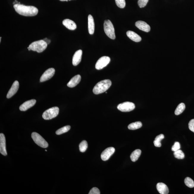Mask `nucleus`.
Instances as JSON below:
<instances>
[{
	"label": "nucleus",
	"mask_w": 194,
	"mask_h": 194,
	"mask_svg": "<svg viewBox=\"0 0 194 194\" xmlns=\"http://www.w3.org/2000/svg\"><path fill=\"white\" fill-rule=\"evenodd\" d=\"M13 7L17 13L24 16H34L37 15L38 12L37 8L34 6L17 4L14 5Z\"/></svg>",
	"instance_id": "1"
},
{
	"label": "nucleus",
	"mask_w": 194,
	"mask_h": 194,
	"mask_svg": "<svg viewBox=\"0 0 194 194\" xmlns=\"http://www.w3.org/2000/svg\"><path fill=\"white\" fill-rule=\"evenodd\" d=\"M111 85L112 82L109 79H105L100 81L93 88V92L96 95L103 93L106 91Z\"/></svg>",
	"instance_id": "2"
},
{
	"label": "nucleus",
	"mask_w": 194,
	"mask_h": 194,
	"mask_svg": "<svg viewBox=\"0 0 194 194\" xmlns=\"http://www.w3.org/2000/svg\"><path fill=\"white\" fill-rule=\"evenodd\" d=\"M47 46L48 44L46 41L41 40L32 43L29 45V47L32 51L40 53L45 51Z\"/></svg>",
	"instance_id": "3"
},
{
	"label": "nucleus",
	"mask_w": 194,
	"mask_h": 194,
	"mask_svg": "<svg viewBox=\"0 0 194 194\" xmlns=\"http://www.w3.org/2000/svg\"><path fill=\"white\" fill-rule=\"evenodd\" d=\"M104 28L105 33L109 37L113 40L115 39L114 26L110 20H108L105 21L104 24Z\"/></svg>",
	"instance_id": "4"
},
{
	"label": "nucleus",
	"mask_w": 194,
	"mask_h": 194,
	"mask_svg": "<svg viewBox=\"0 0 194 194\" xmlns=\"http://www.w3.org/2000/svg\"><path fill=\"white\" fill-rule=\"evenodd\" d=\"M59 113V108L58 107H53L48 109L43 112L42 117L45 120H48L56 117Z\"/></svg>",
	"instance_id": "5"
},
{
	"label": "nucleus",
	"mask_w": 194,
	"mask_h": 194,
	"mask_svg": "<svg viewBox=\"0 0 194 194\" xmlns=\"http://www.w3.org/2000/svg\"><path fill=\"white\" fill-rule=\"evenodd\" d=\"M32 137L35 143L40 147L46 148L48 146V143L41 135L38 133L34 132L32 134Z\"/></svg>",
	"instance_id": "6"
},
{
	"label": "nucleus",
	"mask_w": 194,
	"mask_h": 194,
	"mask_svg": "<svg viewBox=\"0 0 194 194\" xmlns=\"http://www.w3.org/2000/svg\"><path fill=\"white\" fill-rule=\"evenodd\" d=\"M134 104L130 102H125L119 104L117 106L119 110L122 112H129L134 109Z\"/></svg>",
	"instance_id": "7"
},
{
	"label": "nucleus",
	"mask_w": 194,
	"mask_h": 194,
	"mask_svg": "<svg viewBox=\"0 0 194 194\" xmlns=\"http://www.w3.org/2000/svg\"><path fill=\"white\" fill-rule=\"evenodd\" d=\"M110 59L107 56H103L100 58L97 62L95 65V68L97 70H101L104 67L107 66L110 63Z\"/></svg>",
	"instance_id": "8"
},
{
	"label": "nucleus",
	"mask_w": 194,
	"mask_h": 194,
	"mask_svg": "<svg viewBox=\"0 0 194 194\" xmlns=\"http://www.w3.org/2000/svg\"><path fill=\"white\" fill-rule=\"evenodd\" d=\"M55 70L53 68H50L46 70L43 74L40 79V82H45L49 80L55 74Z\"/></svg>",
	"instance_id": "9"
},
{
	"label": "nucleus",
	"mask_w": 194,
	"mask_h": 194,
	"mask_svg": "<svg viewBox=\"0 0 194 194\" xmlns=\"http://www.w3.org/2000/svg\"><path fill=\"white\" fill-rule=\"evenodd\" d=\"M115 151V149L113 147H109L106 149L101 153V157L102 160L104 161L108 160Z\"/></svg>",
	"instance_id": "10"
},
{
	"label": "nucleus",
	"mask_w": 194,
	"mask_h": 194,
	"mask_svg": "<svg viewBox=\"0 0 194 194\" xmlns=\"http://www.w3.org/2000/svg\"><path fill=\"white\" fill-rule=\"evenodd\" d=\"M0 152L4 156L7 155L6 148V138L2 133L0 134Z\"/></svg>",
	"instance_id": "11"
},
{
	"label": "nucleus",
	"mask_w": 194,
	"mask_h": 194,
	"mask_svg": "<svg viewBox=\"0 0 194 194\" xmlns=\"http://www.w3.org/2000/svg\"><path fill=\"white\" fill-rule=\"evenodd\" d=\"M36 100L35 99H32L26 101L20 107V110L21 111H25L29 108H31L35 105L36 103Z\"/></svg>",
	"instance_id": "12"
},
{
	"label": "nucleus",
	"mask_w": 194,
	"mask_h": 194,
	"mask_svg": "<svg viewBox=\"0 0 194 194\" xmlns=\"http://www.w3.org/2000/svg\"><path fill=\"white\" fill-rule=\"evenodd\" d=\"M19 87V82L17 81H15L13 83L7 95V98H11L18 90Z\"/></svg>",
	"instance_id": "13"
},
{
	"label": "nucleus",
	"mask_w": 194,
	"mask_h": 194,
	"mask_svg": "<svg viewBox=\"0 0 194 194\" xmlns=\"http://www.w3.org/2000/svg\"><path fill=\"white\" fill-rule=\"evenodd\" d=\"M82 55V51L81 50H79L76 52L73 57V65L74 66H77L80 63Z\"/></svg>",
	"instance_id": "14"
},
{
	"label": "nucleus",
	"mask_w": 194,
	"mask_h": 194,
	"mask_svg": "<svg viewBox=\"0 0 194 194\" xmlns=\"http://www.w3.org/2000/svg\"><path fill=\"white\" fill-rule=\"evenodd\" d=\"M135 25L140 30L143 32H149L150 30V26L145 22L139 21L136 22Z\"/></svg>",
	"instance_id": "15"
},
{
	"label": "nucleus",
	"mask_w": 194,
	"mask_h": 194,
	"mask_svg": "<svg viewBox=\"0 0 194 194\" xmlns=\"http://www.w3.org/2000/svg\"><path fill=\"white\" fill-rule=\"evenodd\" d=\"M63 25L69 30H74L77 28V25L73 21L69 19H66L62 22Z\"/></svg>",
	"instance_id": "16"
},
{
	"label": "nucleus",
	"mask_w": 194,
	"mask_h": 194,
	"mask_svg": "<svg viewBox=\"0 0 194 194\" xmlns=\"http://www.w3.org/2000/svg\"><path fill=\"white\" fill-rule=\"evenodd\" d=\"M81 80V76L79 74L76 75L71 79L70 81L68 83L67 85L69 87H74L79 84Z\"/></svg>",
	"instance_id": "17"
},
{
	"label": "nucleus",
	"mask_w": 194,
	"mask_h": 194,
	"mask_svg": "<svg viewBox=\"0 0 194 194\" xmlns=\"http://www.w3.org/2000/svg\"><path fill=\"white\" fill-rule=\"evenodd\" d=\"M157 188L159 193L161 194H168L169 192V189L164 183H159L157 184Z\"/></svg>",
	"instance_id": "18"
},
{
	"label": "nucleus",
	"mask_w": 194,
	"mask_h": 194,
	"mask_svg": "<svg viewBox=\"0 0 194 194\" xmlns=\"http://www.w3.org/2000/svg\"><path fill=\"white\" fill-rule=\"evenodd\" d=\"M88 20V30L89 33L93 35L94 33L95 30V24L93 17L90 15H89Z\"/></svg>",
	"instance_id": "19"
},
{
	"label": "nucleus",
	"mask_w": 194,
	"mask_h": 194,
	"mask_svg": "<svg viewBox=\"0 0 194 194\" xmlns=\"http://www.w3.org/2000/svg\"><path fill=\"white\" fill-rule=\"evenodd\" d=\"M127 35L130 39L134 42H139L141 40V37L137 34L132 31H128L127 32Z\"/></svg>",
	"instance_id": "20"
},
{
	"label": "nucleus",
	"mask_w": 194,
	"mask_h": 194,
	"mask_svg": "<svg viewBox=\"0 0 194 194\" xmlns=\"http://www.w3.org/2000/svg\"><path fill=\"white\" fill-rule=\"evenodd\" d=\"M141 151L140 149H137L132 152L130 156L131 160L133 162H136L141 155Z\"/></svg>",
	"instance_id": "21"
},
{
	"label": "nucleus",
	"mask_w": 194,
	"mask_h": 194,
	"mask_svg": "<svg viewBox=\"0 0 194 194\" xmlns=\"http://www.w3.org/2000/svg\"><path fill=\"white\" fill-rule=\"evenodd\" d=\"M142 125H142V123L140 122L132 123L129 125L128 126V129L130 130H134L137 129L141 128Z\"/></svg>",
	"instance_id": "22"
},
{
	"label": "nucleus",
	"mask_w": 194,
	"mask_h": 194,
	"mask_svg": "<svg viewBox=\"0 0 194 194\" xmlns=\"http://www.w3.org/2000/svg\"><path fill=\"white\" fill-rule=\"evenodd\" d=\"M186 108V106L185 104L183 103H181L178 105L176 108L175 111V114L176 115H178L181 114L184 110Z\"/></svg>",
	"instance_id": "23"
},
{
	"label": "nucleus",
	"mask_w": 194,
	"mask_h": 194,
	"mask_svg": "<svg viewBox=\"0 0 194 194\" xmlns=\"http://www.w3.org/2000/svg\"><path fill=\"white\" fill-rule=\"evenodd\" d=\"M70 129L71 126H64L63 127L60 128V129L57 130L56 132V134L57 135H60L63 134V133L68 132Z\"/></svg>",
	"instance_id": "24"
},
{
	"label": "nucleus",
	"mask_w": 194,
	"mask_h": 194,
	"mask_svg": "<svg viewBox=\"0 0 194 194\" xmlns=\"http://www.w3.org/2000/svg\"><path fill=\"white\" fill-rule=\"evenodd\" d=\"M88 148V144L86 141H83L79 145V149L80 152H84L86 151Z\"/></svg>",
	"instance_id": "25"
},
{
	"label": "nucleus",
	"mask_w": 194,
	"mask_h": 194,
	"mask_svg": "<svg viewBox=\"0 0 194 194\" xmlns=\"http://www.w3.org/2000/svg\"><path fill=\"white\" fill-rule=\"evenodd\" d=\"M184 183L186 186L188 187L192 188L194 187V182L190 177H187L185 178Z\"/></svg>",
	"instance_id": "26"
},
{
	"label": "nucleus",
	"mask_w": 194,
	"mask_h": 194,
	"mask_svg": "<svg viewBox=\"0 0 194 194\" xmlns=\"http://www.w3.org/2000/svg\"><path fill=\"white\" fill-rule=\"evenodd\" d=\"M174 155L176 158L179 159H183L184 158V154L181 150L174 152Z\"/></svg>",
	"instance_id": "27"
},
{
	"label": "nucleus",
	"mask_w": 194,
	"mask_h": 194,
	"mask_svg": "<svg viewBox=\"0 0 194 194\" xmlns=\"http://www.w3.org/2000/svg\"><path fill=\"white\" fill-rule=\"evenodd\" d=\"M116 5L119 8H123L126 6L125 0H115Z\"/></svg>",
	"instance_id": "28"
},
{
	"label": "nucleus",
	"mask_w": 194,
	"mask_h": 194,
	"mask_svg": "<svg viewBox=\"0 0 194 194\" xmlns=\"http://www.w3.org/2000/svg\"><path fill=\"white\" fill-rule=\"evenodd\" d=\"M149 0H138V4L140 8L144 7L146 6Z\"/></svg>",
	"instance_id": "29"
},
{
	"label": "nucleus",
	"mask_w": 194,
	"mask_h": 194,
	"mask_svg": "<svg viewBox=\"0 0 194 194\" xmlns=\"http://www.w3.org/2000/svg\"><path fill=\"white\" fill-rule=\"evenodd\" d=\"M180 148H181V145H180V143L179 142H176L174 143V145L172 146L171 150L175 152L180 150Z\"/></svg>",
	"instance_id": "30"
},
{
	"label": "nucleus",
	"mask_w": 194,
	"mask_h": 194,
	"mask_svg": "<svg viewBox=\"0 0 194 194\" xmlns=\"http://www.w3.org/2000/svg\"><path fill=\"white\" fill-rule=\"evenodd\" d=\"M89 194H100V190L98 188L93 187L91 189L89 193Z\"/></svg>",
	"instance_id": "31"
},
{
	"label": "nucleus",
	"mask_w": 194,
	"mask_h": 194,
	"mask_svg": "<svg viewBox=\"0 0 194 194\" xmlns=\"http://www.w3.org/2000/svg\"><path fill=\"white\" fill-rule=\"evenodd\" d=\"M189 129L194 133V119H192L190 121L188 124Z\"/></svg>",
	"instance_id": "32"
},
{
	"label": "nucleus",
	"mask_w": 194,
	"mask_h": 194,
	"mask_svg": "<svg viewBox=\"0 0 194 194\" xmlns=\"http://www.w3.org/2000/svg\"><path fill=\"white\" fill-rule=\"evenodd\" d=\"M164 138V134H160L158 135L155 138V140L156 141L161 142V141L162 139H163Z\"/></svg>",
	"instance_id": "33"
},
{
	"label": "nucleus",
	"mask_w": 194,
	"mask_h": 194,
	"mask_svg": "<svg viewBox=\"0 0 194 194\" xmlns=\"http://www.w3.org/2000/svg\"><path fill=\"white\" fill-rule=\"evenodd\" d=\"M154 143L155 146L157 147H160L162 146V144H161V142L157 141L155 140L154 141Z\"/></svg>",
	"instance_id": "34"
},
{
	"label": "nucleus",
	"mask_w": 194,
	"mask_h": 194,
	"mask_svg": "<svg viewBox=\"0 0 194 194\" xmlns=\"http://www.w3.org/2000/svg\"><path fill=\"white\" fill-rule=\"evenodd\" d=\"M43 40L46 41L47 44H49L50 43H51V41L50 40L47 39V38H45L44 39H43Z\"/></svg>",
	"instance_id": "35"
},
{
	"label": "nucleus",
	"mask_w": 194,
	"mask_h": 194,
	"mask_svg": "<svg viewBox=\"0 0 194 194\" xmlns=\"http://www.w3.org/2000/svg\"><path fill=\"white\" fill-rule=\"evenodd\" d=\"M60 1H68V0H60Z\"/></svg>",
	"instance_id": "36"
},
{
	"label": "nucleus",
	"mask_w": 194,
	"mask_h": 194,
	"mask_svg": "<svg viewBox=\"0 0 194 194\" xmlns=\"http://www.w3.org/2000/svg\"><path fill=\"white\" fill-rule=\"evenodd\" d=\"M1 39H0V42H1Z\"/></svg>",
	"instance_id": "37"
},
{
	"label": "nucleus",
	"mask_w": 194,
	"mask_h": 194,
	"mask_svg": "<svg viewBox=\"0 0 194 194\" xmlns=\"http://www.w3.org/2000/svg\"><path fill=\"white\" fill-rule=\"evenodd\" d=\"M45 151H47V150H45Z\"/></svg>",
	"instance_id": "38"
},
{
	"label": "nucleus",
	"mask_w": 194,
	"mask_h": 194,
	"mask_svg": "<svg viewBox=\"0 0 194 194\" xmlns=\"http://www.w3.org/2000/svg\"><path fill=\"white\" fill-rule=\"evenodd\" d=\"M68 1H71V0H68Z\"/></svg>",
	"instance_id": "39"
}]
</instances>
